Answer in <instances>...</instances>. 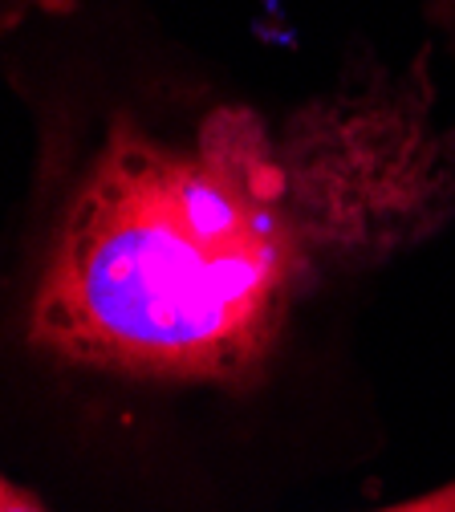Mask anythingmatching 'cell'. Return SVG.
Returning a JSON list of instances; mask_svg holds the SVG:
<instances>
[{
    "label": "cell",
    "instance_id": "277c9868",
    "mask_svg": "<svg viewBox=\"0 0 455 512\" xmlns=\"http://www.w3.org/2000/svg\"><path fill=\"white\" fill-rule=\"evenodd\" d=\"M0 512H49L29 488L13 484L5 472H0Z\"/></svg>",
    "mask_w": 455,
    "mask_h": 512
},
{
    "label": "cell",
    "instance_id": "5b68a950",
    "mask_svg": "<svg viewBox=\"0 0 455 512\" xmlns=\"http://www.w3.org/2000/svg\"><path fill=\"white\" fill-rule=\"evenodd\" d=\"M427 21L455 41V0H427Z\"/></svg>",
    "mask_w": 455,
    "mask_h": 512
},
{
    "label": "cell",
    "instance_id": "7a4b0ae2",
    "mask_svg": "<svg viewBox=\"0 0 455 512\" xmlns=\"http://www.w3.org/2000/svg\"><path fill=\"white\" fill-rule=\"evenodd\" d=\"M78 0H0V49L17 41L33 21L70 13Z\"/></svg>",
    "mask_w": 455,
    "mask_h": 512
},
{
    "label": "cell",
    "instance_id": "6da1fadb",
    "mask_svg": "<svg viewBox=\"0 0 455 512\" xmlns=\"http://www.w3.org/2000/svg\"><path fill=\"white\" fill-rule=\"evenodd\" d=\"M65 102L17 265V338L61 378L248 399L330 297L455 216V131L427 53L297 102L130 70L110 9L33 21Z\"/></svg>",
    "mask_w": 455,
    "mask_h": 512
},
{
    "label": "cell",
    "instance_id": "3957f363",
    "mask_svg": "<svg viewBox=\"0 0 455 512\" xmlns=\"http://www.w3.org/2000/svg\"><path fill=\"white\" fill-rule=\"evenodd\" d=\"M370 512H455V476L419 492V496H407L399 504H382V508H370Z\"/></svg>",
    "mask_w": 455,
    "mask_h": 512
}]
</instances>
